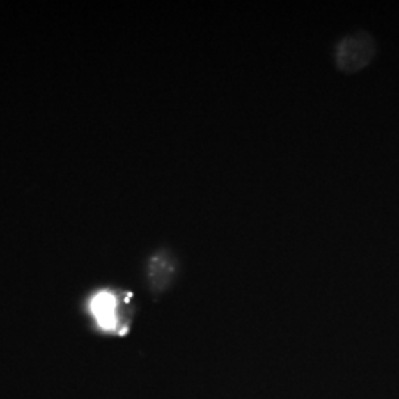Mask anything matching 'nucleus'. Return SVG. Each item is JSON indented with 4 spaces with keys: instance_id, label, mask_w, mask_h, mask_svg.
Here are the masks:
<instances>
[{
    "instance_id": "f257e3e1",
    "label": "nucleus",
    "mask_w": 399,
    "mask_h": 399,
    "mask_svg": "<svg viewBox=\"0 0 399 399\" xmlns=\"http://www.w3.org/2000/svg\"><path fill=\"white\" fill-rule=\"evenodd\" d=\"M89 312L102 331L113 334H125L130 325V295L101 290L89 300Z\"/></svg>"
},
{
    "instance_id": "f03ea898",
    "label": "nucleus",
    "mask_w": 399,
    "mask_h": 399,
    "mask_svg": "<svg viewBox=\"0 0 399 399\" xmlns=\"http://www.w3.org/2000/svg\"><path fill=\"white\" fill-rule=\"evenodd\" d=\"M376 52L377 45L373 36L364 30H359L338 40L334 52V63L336 67L346 75H354L366 68L376 56Z\"/></svg>"
}]
</instances>
